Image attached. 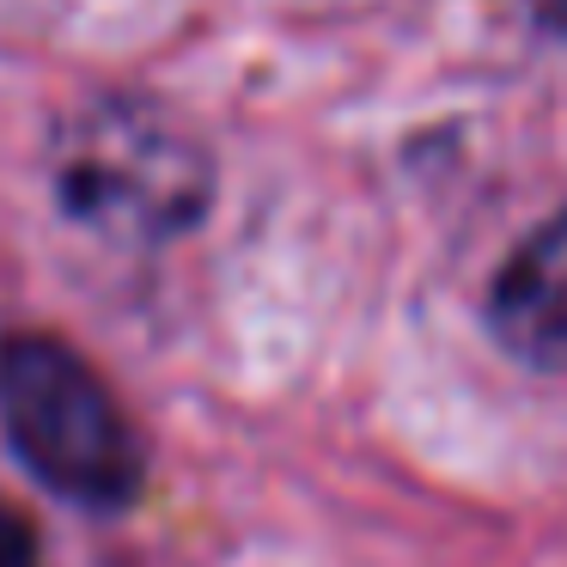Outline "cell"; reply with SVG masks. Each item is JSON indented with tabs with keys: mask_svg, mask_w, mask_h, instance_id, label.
Returning <instances> with one entry per match:
<instances>
[{
	"mask_svg": "<svg viewBox=\"0 0 567 567\" xmlns=\"http://www.w3.org/2000/svg\"><path fill=\"white\" fill-rule=\"evenodd\" d=\"M38 561V537L31 525L13 513V506H0V567H31Z\"/></svg>",
	"mask_w": 567,
	"mask_h": 567,
	"instance_id": "277c9868",
	"label": "cell"
},
{
	"mask_svg": "<svg viewBox=\"0 0 567 567\" xmlns=\"http://www.w3.org/2000/svg\"><path fill=\"white\" fill-rule=\"evenodd\" d=\"M530 19H537L543 31H555V38H567V0H525Z\"/></svg>",
	"mask_w": 567,
	"mask_h": 567,
	"instance_id": "5b68a950",
	"label": "cell"
},
{
	"mask_svg": "<svg viewBox=\"0 0 567 567\" xmlns=\"http://www.w3.org/2000/svg\"><path fill=\"white\" fill-rule=\"evenodd\" d=\"M0 427L19 464L74 506H128L141 494V440L104 379L55 336L0 342Z\"/></svg>",
	"mask_w": 567,
	"mask_h": 567,
	"instance_id": "7a4b0ae2",
	"label": "cell"
},
{
	"mask_svg": "<svg viewBox=\"0 0 567 567\" xmlns=\"http://www.w3.org/2000/svg\"><path fill=\"white\" fill-rule=\"evenodd\" d=\"M55 196L116 245H165L208 214L214 165L196 128L147 99H99L50 147Z\"/></svg>",
	"mask_w": 567,
	"mask_h": 567,
	"instance_id": "6da1fadb",
	"label": "cell"
},
{
	"mask_svg": "<svg viewBox=\"0 0 567 567\" xmlns=\"http://www.w3.org/2000/svg\"><path fill=\"white\" fill-rule=\"evenodd\" d=\"M488 330L513 360L567 372V208L513 250L488 293Z\"/></svg>",
	"mask_w": 567,
	"mask_h": 567,
	"instance_id": "3957f363",
	"label": "cell"
}]
</instances>
